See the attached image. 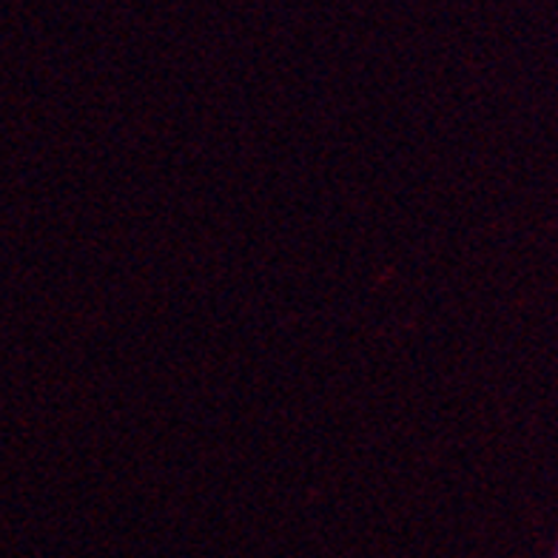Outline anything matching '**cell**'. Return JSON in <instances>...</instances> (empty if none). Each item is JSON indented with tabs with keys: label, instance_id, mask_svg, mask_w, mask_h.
I'll return each instance as SVG.
<instances>
[{
	"label": "cell",
	"instance_id": "6da1fadb",
	"mask_svg": "<svg viewBox=\"0 0 558 558\" xmlns=\"http://www.w3.org/2000/svg\"><path fill=\"white\" fill-rule=\"evenodd\" d=\"M550 558H558V544H556V550H553V556Z\"/></svg>",
	"mask_w": 558,
	"mask_h": 558
}]
</instances>
